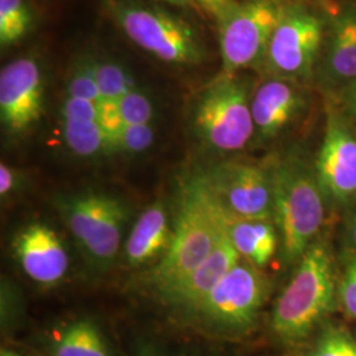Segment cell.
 I'll return each mask as SVG.
<instances>
[{"mask_svg":"<svg viewBox=\"0 0 356 356\" xmlns=\"http://www.w3.org/2000/svg\"><path fill=\"white\" fill-rule=\"evenodd\" d=\"M26 175L19 169L7 165L6 163L0 164V195L7 198L20 191L24 185Z\"/></svg>","mask_w":356,"mask_h":356,"instance_id":"30","label":"cell"},{"mask_svg":"<svg viewBox=\"0 0 356 356\" xmlns=\"http://www.w3.org/2000/svg\"><path fill=\"white\" fill-rule=\"evenodd\" d=\"M66 95L89 99L92 102H102V95L97 82L94 56L85 54L76 58L67 78Z\"/></svg>","mask_w":356,"mask_h":356,"instance_id":"23","label":"cell"},{"mask_svg":"<svg viewBox=\"0 0 356 356\" xmlns=\"http://www.w3.org/2000/svg\"><path fill=\"white\" fill-rule=\"evenodd\" d=\"M154 140L156 129L152 124H126L113 143L111 153L138 156L147 152Z\"/></svg>","mask_w":356,"mask_h":356,"instance_id":"24","label":"cell"},{"mask_svg":"<svg viewBox=\"0 0 356 356\" xmlns=\"http://www.w3.org/2000/svg\"><path fill=\"white\" fill-rule=\"evenodd\" d=\"M98 106L99 103L89 99L65 95L60 107V118L78 122H98Z\"/></svg>","mask_w":356,"mask_h":356,"instance_id":"28","label":"cell"},{"mask_svg":"<svg viewBox=\"0 0 356 356\" xmlns=\"http://www.w3.org/2000/svg\"><path fill=\"white\" fill-rule=\"evenodd\" d=\"M348 239L356 248V210L355 213L351 216V220H350V225H348Z\"/></svg>","mask_w":356,"mask_h":356,"instance_id":"33","label":"cell"},{"mask_svg":"<svg viewBox=\"0 0 356 356\" xmlns=\"http://www.w3.org/2000/svg\"><path fill=\"white\" fill-rule=\"evenodd\" d=\"M229 232L242 259L254 267H266L280 245L277 229L270 220L232 218Z\"/></svg>","mask_w":356,"mask_h":356,"instance_id":"18","label":"cell"},{"mask_svg":"<svg viewBox=\"0 0 356 356\" xmlns=\"http://www.w3.org/2000/svg\"><path fill=\"white\" fill-rule=\"evenodd\" d=\"M118 102L126 124H152L156 110L151 97L145 91L136 88Z\"/></svg>","mask_w":356,"mask_h":356,"instance_id":"26","label":"cell"},{"mask_svg":"<svg viewBox=\"0 0 356 356\" xmlns=\"http://www.w3.org/2000/svg\"><path fill=\"white\" fill-rule=\"evenodd\" d=\"M235 1L236 0H185L186 6H195L216 20L226 13Z\"/></svg>","mask_w":356,"mask_h":356,"instance_id":"32","label":"cell"},{"mask_svg":"<svg viewBox=\"0 0 356 356\" xmlns=\"http://www.w3.org/2000/svg\"><path fill=\"white\" fill-rule=\"evenodd\" d=\"M65 145L78 157L92 159L110 153L108 139L98 122H78L61 119Z\"/></svg>","mask_w":356,"mask_h":356,"instance_id":"20","label":"cell"},{"mask_svg":"<svg viewBox=\"0 0 356 356\" xmlns=\"http://www.w3.org/2000/svg\"><path fill=\"white\" fill-rule=\"evenodd\" d=\"M310 356H356V341L343 327L329 326L321 332Z\"/></svg>","mask_w":356,"mask_h":356,"instance_id":"25","label":"cell"},{"mask_svg":"<svg viewBox=\"0 0 356 356\" xmlns=\"http://www.w3.org/2000/svg\"><path fill=\"white\" fill-rule=\"evenodd\" d=\"M51 356H111L97 323L76 319L58 331L51 343Z\"/></svg>","mask_w":356,"mask_h":356,"instance_id":"19","label":"cell"},{"mask_svg":"<svg viewBox=\"0 0 356 356\" xmlns=\"http://www.w3.org/2000/svg\"><path fill=\"white\" fill-rule=\"evenodd\" d=\"M160 1H164L168 4H173V6H186L185 0H160Z\"/></svg>","mask_w":356,"mask_h":356,"instance_id":"35","label":"cell"},{"mask_svg":"<svg viewBox=\"0 0 356 356\" xmlns=\"http://www.w3.org/2000/svg\"><path fill=\"white\" fill-rule=\"evenodd\" d=\"M204 175L218 201L232 218L272 220L270 164L226 160Z\"/></svg>","mask_w":356,"mask_h":356,"instance_id":"10","label":"cell"},{"mask_svg":"<svg viewBox=\"0 0 356 356\" xmlns=\"http://www.w3.org/2000/svg\"><path fill=\"white\" fill-rule=\"evenodd\" d=\"M98 123L102 127L107 139H108V148L111 153V145L116 136L126 127V122L119 107L118 101L103 99L98 106Z\"/></svg>","mask_w":356,"mask_h":356,"instance_id":"27","label":"cell"},{"mask_svg":"<svg viewBox=\"0 0 356 356\" xmlns=\"http://www.w3.org/2000/svg\"><path fill=\"white\" fill-rule=\"evenodd\" d=\"M95 72L102 99L119 101L138 88L129 69L114 60L95 57Z\"/></svg>","mask_w":356,"mask_h":356,"instance_id":"22","label":"cell"},{"mask_svg":"<svg viewBox=\"0 0 356 356\" xmlns=\"http://www.w3.org/2000/svg\"><path fill=\"white\" fill-rule=\"evenodd\" d=\"M35 17L26 0H0V45L8 48L26 38Z\"/></svg>","mask_w":356,"mask_h":356,"instance_id":"21","label":"cell"},{"mask_svg":"<svg viewBox=\"0 0 356 356\" xmlns=\"http://www.w3.org/2000/svg\"><path fill=\"white\" fill-rule=\"evenodd\" d=\"M305 97L296 81L270 76L252 95L254 135L260 140H270L301 114Z\"/></svg>","mask_w":356,"mask_h":356,"instance_id":"15","label":"cell"},{"mask_svg":"<svg viewBox=\"0 0 356 356\" xmlns=\"http://www.w3.org/2000/svg\"><path fill=\"white\" fill-rule=\"evenodd\" d=\"M268 292L269 284L259 268L241 260L193 312L216 327L242 330L254 323Z\"/></svg>","mask_w":356,"mask_h":356,"instance_id":"9","label":"cell"},{"mask_svg":"<svg viewBox=\"0 0 356 356\" xmlns=\"http://www.w3.org/2000/svg\"><path fill=\"white\" fill-rule=\"evenodd\" d=\"M337 101L344 116L356 124V79L343 85L335 91Z\"/></svg>","mask_w":356,"mask_h":356,"instance_id":"31","label":"cell"},{"mask_svg":"<svg viewBox=\"0 0 356 356\" xmlns=\"http://www.w3.org/2000/svg\"><path fill=\"white\" fill-rule=\"evenodd\" d=\"M241 260L242 256L235 248L227 229L200 267L186 279L160 293V296L166 304L193 312Z\"/></svg>","mask_w":356,"mask_h":356,"instance_id":"16","label":"cell"},{"mask_svg":"<svg viewBox=\"0 0 356 356\" xmlns=\"http://www.w3.org/2000/svg\"><path fill=\"white\" fill-rule=\"evenodd\" d=\"M45 82L38 60L24 56L0 72V122L7 135L24 136L44 114Z\"/></svg>","mask_w":356,"mask_h":356,"instance_id":"11","label":"cell"},{"mask_svg":"<svg viewBox=\"0 0 356 356\" xmlns=\"http://www.w3.org/2000/svg\"><path fill=\"white\" fill-rule=\"evenodd\" d=\"M175 226L170 223L168 206L163 201L149 204L128 235L124 259L131 268L159 263L170 250Z\"/></svg>","mask_w":356,"mask_h":356,"instance_id":"17","label":"cell"},{"mask_svg":"<svg viewBox=\"0 0 356 356\" xmlns=\"http://www.w3.org/2000/svg\"><path fill=\"white\" fill-rule=\"evenodd\" d=\"M314 175L323 195L338 204L356 197V132L344 114L329 110Z\"/></svg>","mask_w":356,"mask_h":356,"instance_id":"12","label":"cell"},{"mask_svg":"<svg viewBox=\"0 0 356 356\" xmlns=\"http://www.w3.org/2000/svg\"><path fill=\"white\" fill-rule=\"evenodd\" d=\"M272 222L286 264L298 261L316 242L325 220L323 191L314 169L296 156L270 164Z\"/></svg>","mask_w":356,"mask_h":356,"instance_id":"2","label":"cell"},{"mask_svg":"<svg viewBox=\"0 0 356 356\" xmlns=\"http://www.w3.org/2000/svg\"><path fill=\"white\" fill-rule=\"evenodd\" d=\"M314 76L323 90L337 91L356 79V4L327 13Z\"/></svg>","mask_w":356,"mask_h":356,"instance_id":"13","label":"cell"},{"mask_svg":"<svg viewBox=\"0 0 356 356\" xmlns=\"http://www.w3.org/2000/svg\"><path fill=\"white\" fill-rule=\"evenodd\" d=\"M107 7L126 38L154 58L184 66L207 60L198 31L176 13L138 0H108Z\"/></svg>","mask_w":356,"mask_h":356,"instance_id":"5","label":"cell"},{"mask_svg":"<svg viewBox=\"0 0 356 356\" xmlns=\"http://www.w3.org/2000/svg\"><path fill=\"white\" fill-rule=\"evenodd\" d=\"M141 356H153V355H141Z\"/></svg>","mask_w":356,"mask_h":356,"instance_id":"36","label":"cell"},{"mask_svg":"<svg viewBox=\"0 0 356 356\" xmlns=\"http://www.w3.org/2000/svg\"><path fill=\"white\" fill-rule=\"evenodd\" d=\"M252 91L244 76L222 73L198 92L191 110V128L206 149L242 151L254 135Z\"/></svg>","mask_w":356,"mask_h":356,"instance_id":"4","label":"cell"},{"mask_svg":"<svg viewBox=\"0 0 356 356\" xmlns=\"http://www.w3.org/2000/svg\"><path fill=\"white\" fill-rule=\"evenodd\" d=\"M0 356H23L20 355L19 353H15L13 350H7V348H1L0 351Z\"/></svg>","mask_w":356,"mask_h":356,"instance_id":"34","label":"cell"},{"mask_svg":"<svg viewBox=\"0 0 356 356\" xmlns=\"http://www.w3.org/2000/svg\"><path fill=\"white\" fill-rule=\"evenodd\" d=\"M338 288L330 248L326 243H313L275 306L272 329L276 335L286 343L304 341L332 310Z\"/></svg>","mask_w":356,"mask_h":356,"instance_id":"3","label":"cell"},{"mask_svg":"<svg viewBox=\"0 0 356 356\" xmlns=\"http://www.w3.org/2000/svg\"><path fill=\"white\" fill-rule=\"evenodd\" d=\"M231 219L204 173L185 178L178 194L172 247L147 275L148 284L161 293L186 279L213 252Z\"/></svg>","mask_w":356,"mask_h":356,"instance_id":"1","label":"cell"},{"mask_svg":"<svg viewBox=\"0 0 356 356\" xmlns=\"http://www.w3.org/2000/svg\"><path fill=\"white\" fill-rule=\"evenodd\" d=\"M13 252L26 276L44 286L64 280L70 259L61 238L48 225L35 222L13 239Z\"/></svg>","mask_w":356,"mask_h":356,"instance_id":"14","label":"cell"},{"mask_svg":"<svg viewBox=\"0 0 356 356\" xmlns=\"http://www.w3.org/2000/svg\"><path fill=\"white\" fill-rule=\"evenodd\" d=\"M339 282L338 294L341 304L350 317L356 318V256L347 264Z\"/></svg>","mask_w":356,"mask_h":356,"instance_id":"29","label":"cell"},{"mask_svg":"<svg viewBox=\"0 0 356 356\" xmlns=\"http://www.w3.org/2000/svg\"><path fill=\"white\" fill-rule=\"evenodd\" d=\"M288 0L235 1L218 20L222 73L264 66L270 38Z\"/></svg>","mask_w":356,"mask_h":356,"instance_id":"7","label":"cell"},{"mask_svg":"<svg viewBox=\"0 0 356 356\" xmlns=\"http://www.w3.org/2000/svg\"><path fill=\"white\" fill-rule=\"evenodd\" d=\"M325 28V16L302 3L286 1L270 38L263 69L270 76L291 81L314 76Z\"/></svg>","mask_w":356,"mask_h":356,"instance_id":"8","label":"cell"},{"mask_svg":"<svg viewBox=\"0 0 356 356\" xmlns=\"http://www.w3.org/2000/svg\"><path fill=\"white\" fill-rule=\"evenodd\" d=\"M53 204L90 264L99 270L111 267L129 219L128 204L95 191L58 194Z\"/></svg>","mask_w":356,"mask_h":356,"instance_id":"6","label":"cell"}]
</instances>
